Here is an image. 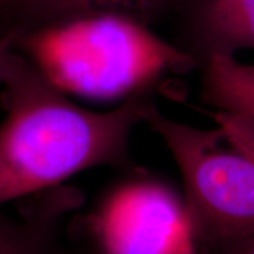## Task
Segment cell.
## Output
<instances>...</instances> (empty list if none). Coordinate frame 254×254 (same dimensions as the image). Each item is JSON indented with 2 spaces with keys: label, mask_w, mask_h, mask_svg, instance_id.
<instances>
[{
  "label": "cell",
  "mask_w": 254,
  "mask_h": 254,
  "mask_svg": "<svg viewBox=\"0 0 254 254\" xmlns=\"http://www.w3.org/2000/svg\"><path fill=\"white\" fill-rule=\"evenodd\" d=\"M144 122L160 135L179 167L195 246L254 236V160L231 145L221 127L200 129L164 117L153 103ZM227 139V138H226Z\"/></svg>",
  "instance_id": "obj_3"
},
{
  "label": "cell",
  "mask_w": 254,
  "mask_h": 254,
  "mask_svg": "<svg viewBox=\"0 0 254 254\" xmlns=\"http://www.w3.org/2000/svg\"><path fill=\"white\" fill-rule=\"evenodd\" d=\"M101 254H193L185 206L151 180L124 184L82 218Z\"/></svg>",
  "instance_id": "obj_4"
},
{
  "label": "cell",
  "mask_w": 254,
  "mask_h": 254,
  "mask_svg": "<svg viewBox=\"0 0 254 254\" xmlns=\"http://www.w3.org/2000/svg\"><path fill=\"white\" fill-rule=\"evenodd\" d=\"M17 56L14 51V34L0 37V82H4L7 77L12 64Z\"/></svg>",
  "instance_id": "obj_10"
},
{
  "label": "cell",
  "mask_w": 254,
  "mask_h": 254,
  "mask_svg": "<svg viewBox=\"0 0 254 254\" xmlns=\"http://www.w3.org/2000/svg\"><path fill=\"white\" fill-rule=\"evenodd\" d=\"M2 84L0 206L59 186L87 168L129 167V133L144 122L150 104L142 94L110 112H92L69 101L19 55Z\"/></svg>",
  "instance_id": "obj_1"
},
{
  "label": "cell",
  "mask_w": 254,
  "mask_h": 254,
  "mask_svg": "<svg viewBox=\"0 0 254 254\" xmlns=\"http://www.w3.org/2000/svg\"><path fill=\"white\" fill-rule=\"evenodd\" d=\"M198 28L207 55L254 50V0H201Z\"/></svg>",
  "instance_id": "obj_6"
},
{
  "label": "cell",
  "mask_w": 254,
  "mask_h": 254,
  "mask_svg": "<svg viewBox=\"0 0 254 254\" xmlns=\"http://www.w3.org/2000/svg\"><path fill=\"white\" fill-rule=\"evenodd\" d=\"M5 1H7V0H5Z\"/></svg>",
  "instance_id": "obj_12"
},
{
  "label": "cell",
  "mask_w": 254,
  "mask_h": 254,
  "mask_svg": "<svg viewBox=\"0 0 254 254\" xmlns=\"http://www.w3.org/2000/svg\"><path fill=\"white\" fill-rule=\"evenodd\" d=\"M81 202L78 190L57 186L25 202L17 218L0 211V254H51L60 224Z\"/></svg>",
  "instance_id": "obj_5"
},
{
  "label": "cell",
  "mask_w": 254,
  "mask_h": 254,
  "mask_svg": "<svg viewBox=\"0 0 254 254\" xmlns=\"http://www.w3.org/2000/svg\"><path fill=\"white\" fill-rule=\"evenodd\" d=\"M51 254H58V253H56V251H55V249H53V251H52V252H51Z\"/></svg>",
  "instance_id": "obj_11"
},
{
  "label": "cell",
  "mask_w": 254,
  "mask_h": 254,
  "mask_svg": "<svg viewBox=\"0 0 254 254\" xmlns=\"http://www.w3.org/2000/svg\"><path fill=\"white\" fill-rule=\"evenodd\" d=\"M202 99L221 112L237 114L254 124V64L239 63L233 56L209 53Z\"/></svg>",
  "instance_id": "obj_7"
},
{
  "label": "cell",
  "mask_w": 254,
  "mask_h": 254,
  "mask_svg": "<svg viewBox=\"0 0 254 254\" xmlns=\"http://www.w3.org/2000/svg\"><path fill=\"white\" fill-rule=\"evenodd\" d=\"M13 2L36 26L79 15L111 13L144 23L173 0H7Z\"/></svg>",
  "instance_id": "obj_8"
},
{
  "label": "cell",
  "mask_w": 254,
  "mask_h": 254,
  "mask_svg": "<svg viewBox=\"0 0 254 254\" xmlns=\"http://www.w3.org/2000/svg\"><path fill=\"white\" fill-rule=\"evenodd\" d=\"M205 254H254V236L205 247Z\"/></svg>",
  "instance_id": "obj_9"
},
{
  "label": "cell",
  "mask_w": 254,
  "mask_h": 254,
  "mask_svg": "<svg viewBox=\"0 0 254 254\" xmlns=\"http://www.w3.org/2000/svg\"><path fill=\"white\" fill-rule=\"evenodd\" d=\"M27 60L64 93L110 100L134 93L165 72H186L193 58L144 23L101 13L13 32Z\"/></svg>",
  "instance_id": "obj_2"
}]
</instances>
